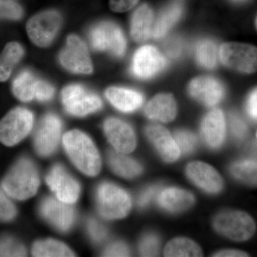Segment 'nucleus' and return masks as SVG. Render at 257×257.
I'll return each instance as SVG.
<instances>
[{"instance_id": "a19ab883", "label": "nucleus", "mask_w": 257, "mask_h": 257, "mask_svg": "<svg viewBox=\"0 0 257 257\" xmlns=\"http://www.w3.org/2000/svg\"><path fill=\"white\" fill-rule=\"evenodd\" d=\"M103 254L105 256H128L130 251L124 243L117 241L109 245Z\"/></svg>"}, {"instance_id": "b1692460", "label": "nucleus", "mask_w": 257, "mask_h": 257, "mask_svg": "<svg viewBox=\"0 0 257 257\" xmlns=\"http://www.w3.org/2000/svg\"><path fill=\"white\" fill-rule=\"evenodd\" d=\"M183 7L179 3H174L165 8L154 22L152 37L155 39L165 36L182 17Z\"/></svg>"}, {"instance_id": "c85d7f7f", "label": "nucleus", "mask_w": 257, "mask_h": 257, "mask_svg": "<svg viewBox=\"0 0 257 257\" xmlns=\"http://www.w3.org/2000/svg\"><path fill=\"white\" fill-rule=\"evenodd\" d=\"M34 256H74L72 250L63 243L53 239L37 241L32 247Z\"/></svg>"}, {"instance_id": "4c0bfd02", "label": "nucleus", "mask_w": 257, "mask_h": 257, "mask_svg": "<svg viewBox=\"0 0 257 257\" xmlns=\"http://www.w3.org/2000/svg\"><path fill=\"white\" fill-rule=\"evenodd\" d=\"M230 126H231V133L236 139H243L246 136L247 133V127L238 115L232 114L230 116Z\"/></svg>"}, {"instance_id": "4468645a", "label": "nucleus", "mask_w": 257, "mask_h": 257, "mask_svg": "<svg viewBox=\"0 0 257 257\" xmlns=\"http://www.w3.org/2000/svg\"><path fill=\"white\" fill-rule=\"evenodd\" d=\"M106 138L116 152L127 154L136 147V136L133 128L122 120L109 118L104 124Z\"/></svg>"}, {"instance_id": "6e6552de", "label": "nucleus", "mask_w": 257, "mask_h": 257, "mask_svg": "<svg viewBox=\"0 0 257 257\" xmlns=\"http://www.w3.org/2000/svg\"><path fill=\"white\" fill-rule=\"evenodd\" d=\"M62 100L67 112L76 116H84L95 112L102 106L99 96L79 84H72L64 88Z\"/></svg>"}, {"instance_id": "cd10ccee", "label": "nucleus", "mask_w": 257, "mask_h": 257, "mask_svg": "<svg viewBox=\"0 0 257 257\" xmlns=\"http://www.w3.org/2000/svg\"><path fill=\"white\" fill-rule=\"evenodd\" d=\"M165 256H202V251L199 245L187 239L177 238L172 240L166 246Z\"/></svg>"}, {"instance_id": "de8ad7c7", "label": "nucleus", "mask_w": 257, "mask_h": 257, "mask_svg": "<svg viewBox=\"0 0 257 257\" xmlns=\"http://www.w3.org/2000/svg\"><path fill=\"white\" fill-rule=\"evenodd\" d=\"M256 28H257V19H256Z\"/></svg>"}, {"instance_id": "37998d69", "label": "nucleus", "mask_w": 257, "mask_h": 257, "mask_svg": "<svg viewBox=\"0 0 257 257\" xmlns=\"http://www.w3.org/2000/svg\"><path fill=\"white\" fill-rule=\"evenodd\" d=\"M159 189L158 186H151L145 189L139 197L138 205L142 208L147 207L157 195Z\"/></svg>"}, {"instance_id": "ddd939ff", "label": "nucleus", "mask_w": 257, "mask_h": 257, "mask_svg": "<svg viewBox=\"0 0 257 257\" xmlns=\"http://www.w3.org/2000/svg\"><path fill=\"white\" fill-rule=\"evenodd\" d=\"M46 182L60 202L67 204L77 202L80 192L79 184L62 166L52 167L47 176Z\"/></svg>"}, {"instance_id": "412c9836", "label": "nucleus", "mask_w": 257, "mask_h": 257, "mask_svg": "<svg viewBox=\"0 0 257 257\" xmlns=\"http://www.w3.org/2000/svg\"><path fill=\"white\" fill-rule=\"evenodd\" d=\"M154 22L152 8L146 4L140 5L132 16L130 33L133 40L142 42L152 37Z\"/></svg>"}, {"instance_id": "0eeeda50", "label": "nucleus", "mask_w": 257, "mask_h": 257, "mask_svg": "<svg viewBox=\"0 0 257 257\" xmlns=\"http://www.w3.org/2000/svg\"><path fill=\"white\" fill-rule=\"evenodd\" d=\"M89 39L93 48L106 51L116 57H121L126 51L124 34L118 25L111 22H102L94 26L89 34Z\"/></svg>"}, {"instance_id": "7c9ffc66", "label": "nucleus", "mask_w": 257, "mask_h": 257, "mask_svg": "<svg viewBox=\"0 0 257 257\" xmlns=\"http://www.w3.org/2000/svg\"><path fill=\"white\" fill-rule=\"evenodd\" d=\"M195 56L198 63L207 69L215 67L217 60V47L214 42L203 40L197 44Z\"/></svg>"}, {"instance_id": "7ed1b4c3", "label": "nucleus", "mask_w": 257, "mask_h": 257, "mask_svg": "<svg viewBox=\"0 0 257 257\" xmlns=\"http://www.w3.org/2000/svg\"><path fill=\"white\" fill-rule=\"evenodd\" d=\"M96 207L103 217L121 219L132 207L130 195L122 189L111 183L101 184L96 192Z\"/></svg>"}, {"instance_id": "e433bc0d", "label": "nucleus", "mask_w": 257, "mask_h": 257, "mask_svg": "<svg viewBox=\"0 0 257 257\" xmlns=\"http://www.w3.org/2000/svg\"><path fill=\"white\" fill-rule=\"evenodd\" d=\"M16 215L13 203L0 191V220L10 221Z\"/></svg>"}, {"instance_id": "ea45409f", "label": "nucleus", "mask_w": 257, "mask_h": 257, "mask_svg": "<svg viewBox=\"0 0 257 257\" xmlns=\"http://www.w3.org/2000/svg\"><path fill=\"white\" fill-rule=\"evenodd\" d=\"M165 50L167 55L172 58H177L182 55L184 50L183 42L177 37L167 40L165 44Z\"/></svg>"}, {"instance_id": "4be33fe9", "label": "nucleus", "mask_w": 257, "mask_h": 257, "mask_svg": "<svg viewBox=\"0 0 257 257\" xmlns=\"http://www.w3.org/2000/svg\"><path fill=\"white\" fill-rule=\"evenodd\" d=\"M145 112L150 119L169 122L175 119L177 114L175 99L171 94H158L147 104Z\"/></svg>"}, {"instance_id": "f03ea898", "label": "nucleus", "mask_w": 257, "mask_h": 257, "mask_svg": "<svg viewBox=\"0 0 257 257\" xmlns=\"http://www.w3.org/2000/svg\"><path fill=\"white\" fill-rule=\"evenodd\" d=\"M40 185L36 167L28 159H21L11 169L3 182L5 192L10 197L25 200L33 197Z\"/></svg>"}, {"instance_id": "72a5a7b5", "label": "nucleus", "mask_w": 257, "mask_h": 257, "mask_svg": "<svg viewBox=\"0 0 257 257\" xmlns=\"http://www.w3.org/2000/svg\"><path fill=\"white\" fill-rule=\"evenodd\" d=\"M160 239L155 234H147L140 243V251L142 256H155L158 254Z\"/></svg>"}, {"instance_id": "393cba45", "label": "nucleus", "mask_w": 257, "mask_h": 257, "mask_svg": "<svg viewBox=\"0 0 257 257\" xmlns=\"http://www.w3.org/2000/svg\"><path fill=\"white\" fill-rule=\"evenodd\" d=\"M108 162L111 170L124 178H134L143 172V167L137 161L125 156L120 152H109Z\"/></svg>"}, {"instance_id": "9d476101", "label": "nucleus", "mask_w": 257, "mask_h": 257, "mask_svg": "<svg viewBox=\"0 0 257 257\" xmlns=\"http://www.w3.org/2000/svg\"><path fill=\"white\" fill-rule=\"evenodd\" d=\"M62 66L76 74H89L93 70L92 61L84 42L76 35H69L60 55Z\"/></svg>"}, {"instance_id": "6ab92c4d", "label": "nucleus", "mask_w": 257, "mask_h": 257, "mask_svg": "<svg viewBox=\"0 0 257 257\" xmlns=\"http://www.w3.org/2000/svg\"><path fill=\"white\" fill-rule=\"evenodd\" d=\"M203 138L211 148L221 146L225 135V119L220 109H215L208 113L202 124Z\"/></svg>"}, {"instance_id": "9b49d317", "label": "nucleus", "mask_w": 257, "mask_h": 257, "mask_svg": "<svg viewBox=\"0 0 257 257\" xmlns=\"http://www.w3.org/2000/svg\"><path fill=\"white\" fill-rule=\"evenodd\" d=\"M166 60L156 47L145 45L135 52L132 62V72L135 77L147 79L155 77L165 68Z\"/></svg>"}, {"instance_id": "1a4fd4ad", "label": "nucleus", "mask_w": 257, "mask_h": 257, "mask_svg": "<svg viewBox=\"0 0 257 257\" xmlns=\"http://www.w3.org/2000/svg\"><path fill=\"white\" fill-rule=\"evenodd\" d=\"M219 57L230 69L244 73H252L257 69V48L252 45L225 43L220 47Z\"/></svg>"}, {"instance_id": "f8f14e48", "label": "nucleus", "mask_w": 257, "mask_h": 257, "mask_svg": "<svg viewBox=\"0 0 257 257\" xmlns=\"http://www.w3.org/2000/svg\"><path fill=\"white\" fill-rule=\"evenodd\" d=\"M62 121L55 114L45 115L35 133V147L42 157L50 156L55 151L60 141Z\"/></svg>"}, {"instance_id": "c03bdc74", "label": "nucleus", "mask_w": 257, "mask_h": 257, "mask_svg": "<svg viewBox=\"0 0 257 257\" xmlns=\"http://www.w3.org/2000/svg\"><path fill=\"white\" fill-rule=\"evenodd\" d=\"M246 111L251 118L257 120V89H254L248 96L246 101Z\"/></svg>"}, {"instance_id": "a878e982", "label": "nucleus", "mask_w": 257, "mask_h": 257, "mask_svg": "<svg viewBox=\"0 0 257 257\" xmlns=\"http://www.w3.org/2000/svg\"><path fill=\"white\" fill-rule=\"evenodd\" d=\"M38 81L39 79L30 71L20 72L13 84V91L15 96L25 102L35 99Z\"/></svg>"}, {"instance_id": "c9c22d12", "label": "nucleus", "mask_w": 257, "mask_h": 257, "mask_svg": "<svg viewBox=\"0 0 257 257\" xmlns=\"http://www.w3.org/2000/svg\"><path fill=\"white\" fill-rule=\"evenodd\" d=\"M87 229L91 239L94 242L100 243L106 239L107 230L104 225L101 224L96 219L92 218L88 219Z\"/></svg>"}, {"instance_id": "f704fd0d", "label": "nucleus", "mask_w": 257, "mask_h": 257, "mask_svg": "<svg viewBox=\"0 0 257 257\" xmlns=\"http://www.w3.org/2000/svg\"><path fill=\"white\" fill-rule=\"evenodd\" d=\"M21 7L11 0H0V19L20 20L23 17Z\"/></svg>"}, {"instance_id": "f257e3e1", "label": "nucleus", "mask_w": 257, "mask_h": 257, "mask_svg": "<svg viewBox=\"0 0 257 257\" xmlns=\"http://www.w3.org/2000/svg\"><path fill=\"white\" fill-rule=\"evenodd\" d=\"M63 145L69 158L81 172L89 176L98 175L101 160L92 140L87 135L72 130L64 135Z\"/></svg>"}, {"instance_id": "79ce46f5", "label": "nucleus", "mask_w": 257, "mask_h": 257, "mask_svg": "<svg viewBox=\"0 0 257 257\" xmlns=\"http://www.w3.org/2000/svg\"><path fill=\"white\" fill-rule=\"evenodd\" d=\"M139 0H109V6L112 11L124 13L134 8Z\"/></svg>"}, {"instance_id": "5701e85b", "label": "nucleus", "mask_w": 257, "mask_h": 257, "mask_svg": "<svg viewBox=\"0 0 257 257\" xmlns=\"http://www.w3.org/2000/svg\"><path fill=\"white\" fill-rule=\"evenodd\" d=\"M158 202L165 210L178 213L192 207L194 202V198L192 194L187 191L170 187L160 193Z\"/></svg>"}, {"instance_id": "dca6fc26", "label": "nucleus", "mask_w": 257, "mask_h": 257, "mask_svg": "<svg viewBox=\"0 0 257 257\" xmlns=\"http://www.w3.org/2000/svg\"><path fill=\"white\" fill-rule=\"evenodd\" d=\"M189 92L193 98L202 104L213 106L222 99L224 89L217 79L211 77H199L190 82Z\"/></svg>"}, {"instance_id": "423d86ee", "label": "nucleus", "mask_w": 257, "mask_h": 257, "mask_svg": "<svg viewBox=\"0 0 257 257\" xmlns=\"http://www.w3.org/2000/svg\"><path fill=\"white\" fill-rule=\"evenodd\" d=\"M62 21L60 13L55 10H47L35 15L27 25L30 40L37 46H49L60 31Z\"/></svg>"}, {"instance_id": "39448f33", "label": "nucleus", "mask_w": 257, "mask_h": 257, "mask_svg": "<svg viewBox=\"0 0 257 257\" xmlns=\"http://www.w3.org/2000/svg\"><path fill=\"white\" fill-rule=\"evenodd\" d=\"M214 225L218 232L238 241L249 239L256 229L253 219L246 213L238 211L221 213L216 216Z\"/></svg>"}, {"instance_id": "473e14b6", "label": "nucleus", "mask_w": 257, "mask_h": 257, "mask_svg": "<svg viewBox=\"0 0 257 257\" xmlns=\"http://www.w3.org/2000/svg\"><path fill=\"white\" fill-rule=\"evenodd\" d=\"M175 140L180 152L184 154H189L194 151L197 145V138L188 131L179 130L175 133Z\"/></svg>"}, {"instance_id": "bb28decb", "label": "nucleus", "mask_w": 257, "mask_h": 257, "mask_svg": "<svg viewBox=\"0 0 257 257\" xmlns=\"http://www.w3.org/2000/svg\"><path fill=\"white\" fill-rule=\"evenodd\" d=\"M23 55V47L18 42H10L6 45L0 55V82H5L9 78L13 69Z\"/></svg>"}, {"instance_id": "49530a36", "label": "nucleus", "mask_w": 257, "mask_h": 257, "mask_svg": "<svg viewBox=\"0 0 257 257\" xmlns=\"http://www.w3.org/2000/svg\"><path fill=\"white\" fill-rule=\"evenodd\" d=\"M234 1H242V0H234Z\"/></svg>"}, {"instance_id": "a211bd4d", "label": "nucleus", "mask_w": 257, "mask_h": 257, "mask_svg": "<svg viewBox=\"0 0 257 257\" xmlns=\"http://www.w3.org/2000/svg\"><path fill=\"white\" fill-rule=\"evenodd\" d=\"M145 134L165 162H173L178 160L180 150L168 130L161 125L150 124L145 128Z\"/></svg>"}, {"instance_id": "2f4dec72", "label": "nucleus", "mask_w": 257, "mask_h": 257, "mask_svg": "<svg viewBox=\"0 0 257 257\" xmlns=\"http://www.w3.org/2000/svg\"><path fill=\"white\" fill-rule=\"evenodd\" d=\"M26 250L16 240L11 237L0 239V256H25Z\"/></svg>"}, {"instance_id": "f3484780", "label": "nucleus", "mask_w": 257, "mask_h": 257, "mask_svg": "<svg viewBox=\"0 0 257 257\" xmlns=\"http://www.w3.org/2000/svg\"><path fill=\"white\" fill-rule=\"evenodd\" d=\"M187 175L193 183L211 194H216L223 188L222 179L213 167L204 162H194L187 167Z\"/></svg>"}, {"instance_id": "20e7f679", "label": "nucleus", "mask_w": 257, "mask_h": 257, "mask_svg": "<svg viewBox=\"0 0 257 257\" xmlns=\"http://www.w3.org/2000/svg\"><path fill=\"white\" fill-rule=\"evenodd\" d=\"M33 122V114L25 108L10 111L0 121V142L7 146H14L28 136Z\"/></svg>"}, {"instance_id": "a18cd8bd", "label": "nucleus", "mask_w": 257, "mask_h": 257, "mask_svg": "<svg viewBox=\"0 0 257 257\" xmlns=\"http://www.w3.org/2000/svg\"><path fill=\"white\" fill-rule=\"evenodd\" d=\"M247 254L237 250H224L216 253L214 256H246Z\"/></svg>"}, {"instance_id": "2eb2a0df", "label": "nucleus", "mask_w": 257, "mask_h": 257, "mask_svg": "<svg viewBox=\"0 0 257 257\" xmlns=\"http://www.w3.org/2000/svg\"><path fill=\"white\" fill-rule=\"evenodd\" d=\"M40 212L50 224L61 231H69L75 221L73 208L53 198H47L42 202Z\"/></svg>"}, {"instance_id": "58836bf2", "label": "nucleus", "mask_w": 257, "mask_h": 257, "mask_svg": "<svg viewBox=\"0 0 257 257\" xmlns=\"http://www.w3.org/2000/svg\"><path fill=\"white\" fill-rule=\"evenodd\" d=\"M54 93H55V89L51 84L41 79H39L35 99L41 101L50 100L54 95Z\"/></svg>"}, {"instance_id": "aec40b11", "label": "nucleus", "mask_w": 257, "mask_h": 257, "mask_svg": "<svg viewBox=\"0 0 257 257\" xmlns=\"http://www.w3.org/2000/svg\"><path fill=\"white\" fill-rule=\"evenodd\" d=\"M106 97L114 107L123 112L137 110L144 102L141 93L122 87H110L106 89Z\"/></svg>"}, {"instance_id": "c756f323", "label": "nucleus", "mask_w": 257, "mask_h": 257, "mask_svg": "<svg viewBox=\"0 0 257 257\" xmlns=\"http://www.w3.org/2000/svg\"><path fill=\"white\" fill-rule=\"evenodd\" d=\"M235 178L244 183L257 185V162L244 160L235 162L230 169Z\"/></svg>"}]
</instances>
